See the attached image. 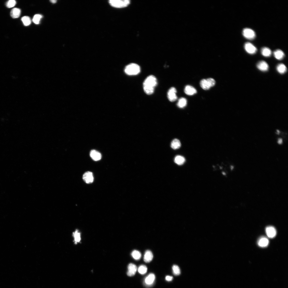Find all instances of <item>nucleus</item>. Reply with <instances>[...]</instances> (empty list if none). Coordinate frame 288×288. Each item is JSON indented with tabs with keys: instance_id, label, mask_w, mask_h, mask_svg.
I'll use <instances>...</instances> for the list:
<instances>
[{
	"instance_id": "obj_7",
	"label": "nucleus",
	"mask_w": 288,
	"mask_h": 288,
	"mask_svg": "<svg viewBox=\"0 0 288 288\" xmlns=\"http://www.w3.org/2000/svg\"><path fill=\"white\" fill-rule=\"evenodd\" d=\"M83 179L86 183H91L93 182L94 180L93 174L91 172H86L83 175Z\"/></svg>"
},
{
	"instance_id": "obj_1",
	"label": "nucleus",
	"mask_w": 288,
	"mask_h": 288,
	"mask_svg": "<svg viewBox=\"0 0 288 288\" xmlns=\"http://www.w3.org/2000/svg\"><path fill=\"white\" fill-rule=\"evenodd\" d=\"M157 84V79L155 76L153 75L148 76L143 84V89L145 93L149 95L152 94Z\"/></svg>"
},
{
	"instance_id": "obj_2",
	"label": "nucleus",
	"mask_w": 288,
	"mask_h": 288,
	"mask_svg": "<svg viewBox=\"0 0 288 288\" xmlns=\"http://www.w3.org/2000/svg\"><path fill=\"white\" fill-rule=\"evenodd\" d=\"M139 66L135 63H131L127 66L125 69L126 74L129 75H135L138 74L140 72Z\"/></svg>"
},
{
	"instance_id": "obj_19",
	"label": "nucleus",
	"mask_w": 288,
	"mask_h": 288,
	"mask_svg": "<svg viewBox=\"0 0 288 288\" xmlns=\"http://www.w3.org/2000/svg\"><path fill=\"white\" fill-rule=\"evenodd\" d=\"M261 53L263 56L265 57H269L272 54V52L270 49L265 47L262 49Z\"/></svg>"
},
{
	"instance_id": "obj_9",
	"label": "nucleus",
	"mask_w": 288,
	"mask_h": 288,
	"mask_svg": "<svg viewBox=\"0 0 288 288\" xmlns=\"http://www.w3.org/2000/svg\"><path fill=\"white\" fill-rule=\"evenodd\" d=\"M137 268L136 265L133 263H130L128 266V271L127 272V275L130 277H131L135 275Z\"/></svg>"
},
{
	"instance_id": "obj_27",
	"label": "nucleus",
	"mask_w": 288,
	"mask_h": 288,
	"mask_svg": "<svg viewBox=\"0 0 288 288\" xmlns=\"http://www.w3.org/2000/svg\"><path fill=\"white\" fill-rule=\"evenodd\" d=\"M147 268L144 265H141L139 268L138 271L140 274L141 275H144L147 272Z\"/></svg>"
},
{
	"instance_id": "obj_25",
	"label": "nucleus",
	"mask_w": 288,
	"mask_h": 288,
	"mask_svg": "<svg viewBox=\"0 0 288 288\" xmlns=\"http://www.w3.org/2000/svg\"><path fill=\"white\" fill-rule=\"evenodd\" d=\"M131 255L135 259L138 260L140 259L141 257V253L137 250L134 251L131 253Z\"/></svg>"
},
{
	"instance_id": "obj_34",
	"label": "nucleus",
	"mask_w": 288,
	"mask_h": 288,
	"mask_svg": "<svg viewBox=\"0 0 288 288\" xmlns=\"http://www.w3.org/2000/svg\"><path fill=\"white\" fill-rule=\"evenodd\" d=\"M282 140L281 139H280L279 140V141H278V142H279V144L281 143H282Z\"/></svg>"
},
{
	"instance_id": "obj_15",
	"label": "nucleus",
	"mask_w": 288,
	"mask_h": 288,
	"mask_svg": "<svg viewBox=\"0 0 288 288\" xmlns=\"http://www.w3.org/2000/svg\"><path fill=\"white\" fill-rule=\"evenodd\" d=\"M269 241L268 239L265 237L261 238L258 242L259 246L262 247H267L269 244Z\"/></svg>"
},
{
	"instance_id": "obj_21",
	"label": "nucleus",
	"mask_w": 288,
	"mask_h": 288,
	"mask_svg": "<svg viewBox=\"0 0 288 288\" xmlns=\"http://www.w3.org/2000/svg\"><path fill=\"white\" fill-rule=\"evenodd\" d=\"M174 162L179 165L183 164L185 162V160L182 156H177L174 159Z\"/></svg>"
},
{
	"instance_id": "obj_30",
	"label": "nucleus",
	"mask_w": 288,
	"mask_h": 288,
	"mask_svg": "<svg viewBox=\"0 0 288 288\" xmlns=\"http://www.w3.org/2000/svg\"><path fill=\"white\" fill-rule=\"evenodd\" d=\"M16 3V2L14 0H10L7 2L6 6L8 8H12L15 6Z\"/></svg>"
},
{
	"instance_id": "obj_16",
	"label": "nucleus",
	"mask_w": 288,
	"mask_h": 288,
	"mask_svg": "<svg viewBox=\"0 0 288 288\" xmlns=\"http://www.w3.org/2000/svg\"><path fill=\"white\" fill-rule=\"evenodd\" d=\"M21 13L20 9L15 8L12 9L11 12V16L13 18H18L20 16Z\"/></svg>"
},
{
	"instance_id": "obj_33",
	"label": "nucleus",
	"mask_w": 288,
	"mask_h": 288,
	"mask_svg": "<svg viewBox=\"0 0 288 288\" xmlns=\"http://www.w3.org/2000/svg\"><path fill=\"white\" fill-rule=\"evenodd\" d=\"M50 2L51 3L53 4H55L56 3L57 1H56V0H51V1H50Z\"/></svg>"
},
{
	"instance_id": "obj_32",
	"label": "nucleus",
	"mask_w": 288,
	"mask_h": 288,
	"mask_svg": "<svg viewBox=\"0 0 288 288\" xmlns=\"http://www.w3.org/2000/svg\"><path fill=\"white\" fill-rule=\"evenodd\" d=\"M173 277L171 276H166L165 277L166 280L168 281H172L173 280Z\"/></svg>"
},
{
	"instance_id": "obj_28",
	"label": "nucleus",
	"mask_w": 288,
	"mask_h": 288,
	"mask_svg": "<svg viewBox=\"0 0 288 288\" xmlns=\"http://www.w3.org/2000/svg\"><path fill=\"white\" fill-rule=\"evenodd\" d=\"M42 16L40 14H36L33 17V21L34 23L37 24L39 23L41 19L42 18Z\"/></svg>"
},
{
	"instance_id": "obj_5",
	"label": "nucleus",
	"mask_w": 288,
	"mask_h": 288,
	"mask_svg": "<svg viewBox=\"0 0 288 288\" xmlns=\"http://www.w3.org/2000/svg\"><path fill=\"white\" fill-rule=\"evenodd\" d=\"M176 93V90L174 87H171L167 93V97L170 101L173 102L177 100Z\"/></svg>"
},
{
	"instance_id": "obj_24",
	"label": "nucleus",
	"mask_w": 288,
	"mask_h": 288,
	"mask_svg": "<svg viewBox=\"0 0 288 288\" xmlns=\"http://www.w3.org/2000/svg\"><path fill=\"white\" fill-rule=\"evenodd\" d=\"M73 235L74 237L75 243L76 244L78 242H80L81 238L80 234L79 231L77 230L76 231L73 233Z\"/></svg>"
},
{
	"instance_id": "obj_6",
	"label": "nucleus",
	"mask_w": 288,
	"mask_h": 288,
	"mask_svg": "<svg viewBox=\"0 0 288 288\" xmlns=\"http://www.w3.org/2000/svg\"><path fill=\"white\" fill-rule=\"evenodd\" d=\"M244 47L246 52L250 54H254L257 51L256 48L250 42L246 43Z\"/></svg>"
},
{
	"instance_id": "obj_22",
	"label": "nucleus",
	"mask_w": 288,
	"mask_h": 288,
	"mask_svg": "<svg viewBox=\"0 0 288 288\" xmlns=\"http://www.w3.org/2000/svg\"><path fill=\"white\" fill-rule=\"evenodd\" d=\"M200 85L202 88L205 90H208L211 87L207 79L202 80L200 82Z\"/></svg>"
},
{
	"instance_id": "obj_20",
	"label": "nucleus",
	"mask_w": 288,
	"mask_h": 288,
	"mask_svg": "<svg viewBox=\"0 0 288 288\" xmlns=\"http://www.w3.org/2000/svg\"><path fill=\"white\" fill-rule=\"evenodd\" d=\"M277 71L281 74H284L287 71V68L285 65L283 64L278 65L277 67Z\"/></svg>"
},
{
	"instance_id": "obj_3",
	"label": "nucleus",
	"mask_w": 288,
	"mask_h": 288,
	"mask_svg": "<svg viewBox=\"0 0 288 288\" xmlns=\"http://www.w3.org/2000/svg\"><path fill=\"white\" fill-rule=\"evenodd\" d=\"M109 3L112 7L116 8H123L128 7L130 4L129 0H110Z\"/></svg>"
},
{
	"instance_id": "obj_29",
	"label": "nucleus",
	"mask_w": 288,
	"mask_h": 288,
	"mask_svg": "<svg viewBox=\"0 0 288 288\" xmlns=\"http://www.w3.org/2000/svg\"><path fill=\"white\" fill-rule=\"evenodd\" d=\"M172 270L173 274L175 276H178L180 274V271L179 267L177 265H174L172 267Z\"/></svg>"
},
{
	"instance_id": "obj_11",
	"label": "nucleus",
	"mask_w": 288,
	"mask_h": 288,
	"mask_svg": "<svg viewBox=\"0 0 288 288\" xmlns=\"http://www.w3.org/2000/svg\"><path fill=\"white\" fill-rule=\"evenodd\" d=\"M257 67L259 70L263 72L266 71L269 69V65L264 61L258 62L257 64Z\"/></svg>"
},
{
	"instance_id": "obj_10",
	"label": "nucleus",
	"mask_w": 288,
	"mask_h": 288,
	"mask_svg": "<svg viewBox=\"0 0 288 288\" xmlns=\"http://www.w3.org/2000/svg\"><path fill=\"white\" fill-rule=\"evenodd\" d=\"M266 232L268 236L270 238H274L276 235V229L272 226L267 227L266 229Z\"/></svg>"
},
{
	"instance_id": "obj_31",
	"label": "nucleus",
	"mask_w": 288,
	"mask_h": 288,
	"mask_svg": "<svg viewBox=\"0 0 288 288\" xmlns=\"http://www.w3.org/2000/svg\"><path fill=\"white\" fill-rule=\"evenodd\" d=\"M207 80L211 87L215 85L216 82L212 78H209L207 79Z\"/></svg>"
},
{
	"instance_id": "obj_12",
	"label": "nucleus",
	"mask_w": 288,
	"mask_h": 288,
	"mask_svg": "<svg viewBox=\"0 0 288 288\" xmlns=\"http://www.w3.org/2000/svg\"><path fill=\"white\" fill-rule=\"evenodd\" d=\"M90 157L92 159L95 161H98L101 158V154L95 150H92L90 153Z\"/></svg>"
},
{
	"instance_id": "obj_17",
	"label": "nucleus",
	"mask_w": 288,
	"mask_h": 288,
	"mask_svg": "<svg viewBox=\"0 0 288 288\" xmlns=\"http://www.w3.org/2000/svg\"><path fill=\"white\" fill-rule=\"evenodd\" d=\"M273 54L276 59L279 60L282 59L285 56L284 52L280 50H276L274 52Z\"/></svg>"
},
{
	"instance_id": "obj_13",
	"label": "nucleus",
	"mask_w": 288,
	"mask_h": 288,
	"mask_svg": "<svg viewBox=\"0 0 288 288\" xmlns=\"http://www.w3.org/2000/svg\"><path fill=\"white\" fill-rule=\"evenodd\" d=\"M197 91L194 87L190 85H187L185 87L184 92L187 95L191 96L197 93Z\"/></svg>"
},
{
	"instance_id": "obj_23",
	"label": "nucleus",
	"mask_w": 288,
	"mask_h": 288,
	"mask_svg": "<svg viewBox=\"0 0 288 288\" xmlns=\"http://www.w3.org/2000/svg\"><path fill=\"white\" fill-rule=\"evenodd\" d=\"M187 100L184 98L180 99L177 103V106L180 108H183L186 106L187 104Z\"/></svg>"
},
{
	"instance_id": "obj_8",
	"label": "nucleus",
	"mask_w": 288,
	"mask_h": 288,
	"mask_svg": "<svg viewBox=\"0 0 288 288\" xmlns=\"http://www.w3.org/2000/svg\"><path fill=\"white\" fill-rule=\"evenodd\" d=\"M155 279L154 275L152 273H151L145 278L144 282L145 285L148 286L152 285L154 282Z\"/></svg>"
},
{
	"instance_id": "obj_18",
	"label": "nucleus",
	"mask_w": 288,
	"mask_h": 288,
	"mask_svg": "<svg viewBox=\"0 0 288 288\" xmlns=\"http://www.w3.org/2000/svg\"><path fill=\"white\" fill-rule=\"evenodd\" d=\"M181 146V144L180 141L178 139H175L171 143V146L173 149H179Z\"/></svg>"
},
{
	"instance_id": "obj_4",
	"label": "nucleus",
	"mask_w": 288,
	"mask_h": 288,
	"mask_svg": "<svg viewBox=\"0 0 288 288\" xmlns=\"http://www.w3.org/2000/svg\"><path fill=\"white\" fill-rule=\"evenodd\" d=\"M242 34L244 37L249 40H253L256 37L255 32L250 28L244 29L242 31Z\"/></svg>"
},
{
	"instance_id": "obj_26",
	"label": "nucleus",
	"mask_w": 288,
	"mask_h": 288,
	"mask_svg": "<svg viewBox=\"0 0 288 288\" xmlns=\"http://www.w3.org/2000/svg\"><path fill=\"white\" fill-rule=\"evenodd\" d=\"M22 21L24 26H28L30 25L31 23V20L30 17L28 16H24L21 18Z\"/></svg>"
},
{
	"instance_id": "obj_14",
	"label": "nucleus",
	"mask_w": 288,
	"mask_h": 288,
	"mask_svg": "<svg viewBox=\"0 0 288 288\" xmlns=\"http://www.w3.org/2000/svg\"><path fill=\"white\" fill-rule=\"evenodd\" d=\"M153 258V255L152 252L149 250H147L145 252L144 258L145 262L146 263L150 262L152 261Z\"/></svg>"
}]
</instances>
